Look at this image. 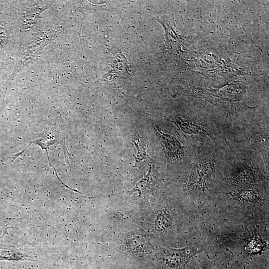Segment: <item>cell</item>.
Returning <instances> with one entry per match:
<instances>
[{
    "instance_id": "obj_5",
    "label": "cell",
    "mask_w": 269,
    "mask_h": 269,
    "mask_svg": "<svg viewBox=\"0 0 269 269\" xmlns=\"http://www.w3.org/2000/svg\"><path fill=\"white\" fill-rule=\"evenodd\" d=\"M3 66H1V63L0 62V83L1 80H2L3 78H4L5 74L4 73L3 70Z\"/></svg>"
},
{
    "instance_id": "obj_3",
    "label": "cell",
    "mask_w": 269,
    "mask_h": 269,
    "mask_svg": "<svg viewBox=\"0 0 269 269\" xmlns=\"http://www.w3.org/2000/svg\"><path fill=\"white\" fill-rule=\"evenodd\" d=\"M151 176L150 174V170L148 172V173L142 179L138 182V183L136 185L135 187L132 190L130 193L134 192H138L139 195L142 194L143 192H144L148 188V185L150 184V182H151V179L150 177Z\"/></svg>"
},
{
    "instance_id": "obj_4",
    "label": "cell",
    "mask_w": 269,
    "mask_h": 269,
    "mask_svg": "<svg viewBox=\"0 0 269 269\" xmlns=\"http://www.w3.org/2000/svg\"><path fill=\"white\" fill-rule=\"evenodd\" d=\"M166 216L164 215L160 216L158 217L156 221V226L159 229H164L167 226V219H166Z\"/></svg>"
},
{
    "instance_id": "obj_6",
    "label": "cell",
    "mask_w": 269,
    "mask_h": 269,
    "mask_svg": "<svg viewBox=\"0 0 269 269\" xmlns=\"http://www.w3.org/2000/svg\"><path fill=\"white\" fill-rule=\"evenodd\" d=\"M5 3V2L0 1V12L1 11V10L4 7V4Z\"/></svg>"
},
{
    "instance_id": "obj_1",
    "label": "cell",
    "mask_w": 269,
    "mask_h": 269,
    "mask_svg": "<svg viewBox=\"0 0 269 269\" xmlns=\"http://www.w3.org/2000/svg\"><path fill=\"white\" fill-rule=\"evenodd\" d=\"M199 252L194 248L167 250L164 259L167 264L173 267L184 268L189 260Z\"/></svg>"
},
{
    "instance_id": "obj_2",
    "label": "cell",
    "mask_w": 269,
    "mask_h": 269,
    "mask_svg": "<svg viewBox=\"0 0 269 269\" xmlns=\"http://www.w3.org/2000/svg\"><path fill=\"white\" fill-rule=\"evenodd\" d=\"M153 127L156 130L157 135L164 144L168 157L170 158L179 157L183 152V147L180 142L173 135L161 132L156 125Z\"/></svg>"
}]
</instances>
